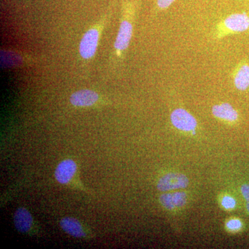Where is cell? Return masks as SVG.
Here are the masks:
<instances>
[{"label": "cell", "instance_id": "7c38bea8", "mask_svg": "<svg viewBox=\"0 0 249 249\" xmlns=\"http://www.w3.org/2000/svg\"><path fill=\"white\" fill-rule=\"evenodd\" d=\"M236 88L245 91L249 87V65H243L238 69L234 78Z\"/></svg>", "mask_w": 249, "mask_h": 249}, {"label": "cell", "instance_id": "2e32d148", "mask_svg": "<svg viewBox=\"0 0 249 249\" xmlns=\"http://www.w3.org/2000/svg\"><path fill=\"white\" fill-rule=\"evenodd\" d=\"M175 0H157V5L160 9H165L171 6Z\"/></svg>", "mask_w": 249, "mask_h": 249}, {"label": "cell", "instance_id": "5bb4252c", "mask_svg": "<svg viewBox=\"0 0 249 249\" xmlns=\"http://www.w3.org/2000/svg\"><path fill=\"white\" fill-rule=\"evenodd\" d=\"M242 195L247 201V208L249 213V184H245L241 188Z\"/></svg>", "mask_w": 249, "mask_h": 249}, {"label": "cell", "instance_id": "8fae6325", "mask_svg": "<svg viewBox=\"0 0 249 249\" xmlns=\"http://www.w3.org/2000/svg\"><path fill=\"white\" fill-rule=\"evenodd\" d=\"M212 111L215 117L230 121V122L235 121L238 118L237 111L229 103H222L221 105L214 106L213 107Z\"/></svg>", "mask_w": 249, "mask_h": 249}, {"label": "cell", "instance_id": "3957f363", "mask_svg": "<svg viewBox=\"0 0 249 249\" xmlns=\"http://www.w3.org/2000/svg\"><path fill=\"white\" fill-rule=\"evenodd\" d=\"M189 181L184 175L180 173H168L162 177L157 184L160 191H168L171 190L186 188Z\"/></svg>", "mask_w": 249, "mask_h": 249}, {"label": "cell", "instance_id": "5b68a950", "mask_svg": "<svg viewBox=\"0 0 249 249\" xmlns=\"http://www.w3.org/2000/svg\"><path fill=\"white\" fill-rule=\"evenodd\" d=\"M99 33L96 29H89L82 38L80 53L84 59L92 58L97 49Z\"/></svg>", "mask_w": 249, "mask_h": 249}, {"label": "cell", "instance_id": "277c9868", "mask_svg": "<svg viewBox=\"0 0 249 249\" xmlns=\"http://www.w3.org/2000/svg\"><path fill=\"white\" fill-rule=\"evenodd\" d=\"M170 119L173 125L180 130L189 132L196 127V121L194 116L181 108L174 110Z\"/></svg>", "mask_w": 249, "mask_h": 249}, {"label": "cell", "instance_id": "6da1fadb", "mask_svg": "<svg viewBox=\"0 0 249 249\" xmlns=\"http://www.w3.org/2000/svg\"><path fill=\"white\" fill-rule=\"evenodd\" d=\"M78 172L76 162L71 159L62 160L55 170V178L60 184L70 185L74 180Z\"/></svg>", "mask_w": 249, "mask_h": 249}, {"label": "cell", "instance_id": "9c48e42d", "mask_svg": "<svg viewBox=\"0 0 249 249\" xmlns=\"http://www.w3.org/2000/svg\"><path fill=\"white\" fill-rule=\"evenodd\" d=\"M132 25L127 20L121 22L119 34L116 37L114 47L117 51H124L128 47L132 38Z\"/></svg>", "mask_w": 249, "mask_h": 249}, {"label": "cell", "instance_id": "9a60e30c", "mask_svg": "<svg viewBox=\"0 0 249 249\" xmlns=\"http://www.w3.org/2000/svg\"><path fill=\"white\" fill-rule=\"evenodd\" d=\"M227 226L229 229L237 230L242 227V223L238 219H232V220L227 222Z\"/></svg>", "mask_w": 249, "mask_h": 249}, {"label": "cell", "instance_id": "52a82bcc", "mask_svg": "<svg viewBox=\"0 0 249 249\" xmlns=\"http://www.w3.org/2000/svg\"><path fill=\"white\" fill-rule=\"evenodd\" d=\"M99 99L97 93L89 89H82L72 93L70 103L76 107H91Z\"/></svg>", "mask_w": 249, "mask_h": 249}, {"label": "cell", "instance_id": "4fadbf2b", "mask_svg": "<svg viewBox=\"0 0 249 249\" xmlns=\"http://www.w3.org/2000/svg\"><path fill=\"white\" fill-rule=\"evenodd\" d=\"M222 206L227 209H233L235 206V201L231 196H225L222 199Z\"/></svg>", "mask_w": 249, "mask_h": 249}, {"label": "cell", "instance_id": "7a4b0ae2", "mask_svg": "<svg viewBox=\"0 0 249 249\" xmlns=\"http://www.w3.org/2000/svg\"><path fill=\"white\" fill-rule=\"evenodd\" d=\"M15 227L22 233L30 234L36 232V226L32 214L26 208L19 207L14 215Z\"/></svg>", "mask_w": 249, "mask_h": 249}, {"label": "cell", "instance_id": "ba28073f", "mask_svg": "<svg viewBox=\"0 0 249 249\" xmlns=\"http://www.w3.org/2000/svg\"><path fill=\"white\" fill-rule=\"evenodd\" d=\"M224 26L232 32H243L249 28V17L245 14L231 15L224 20Z\"/></svg>", "mask_w": 249, "mask_h": 249}, {"label": "cell", "instance_id": "30bf717a", "mask_svg": "<svg viewBox=\"0 0 249 249\" xmlns=\"http://www.w3.org/2000/svg\"><path fill=\"white\" fill-rule=\"evenodd\" d=\"M187 199L186 194L183 192L171 193V194H163L160 196V204L165 209L172 210L176 207H181L186 204Z\"/></svg>", "mask_w": 249, "mask_h": 249}, {"label": "cell", "instance_id": "8992f818", "mask_svg": "<svg viewBox=\"0 0 249 249\" xmlns=\"http://www.w3.org/2000/svg\"><path fill=\"white\" fill-rule=\"evenodd\" d=\"M60 226L67 234L76 238L85 239L89 235L86 227L74 217L62 218L60 221Z\"/></svg>", "mask_w": 249, "mask_h": 249}]
</instances>
